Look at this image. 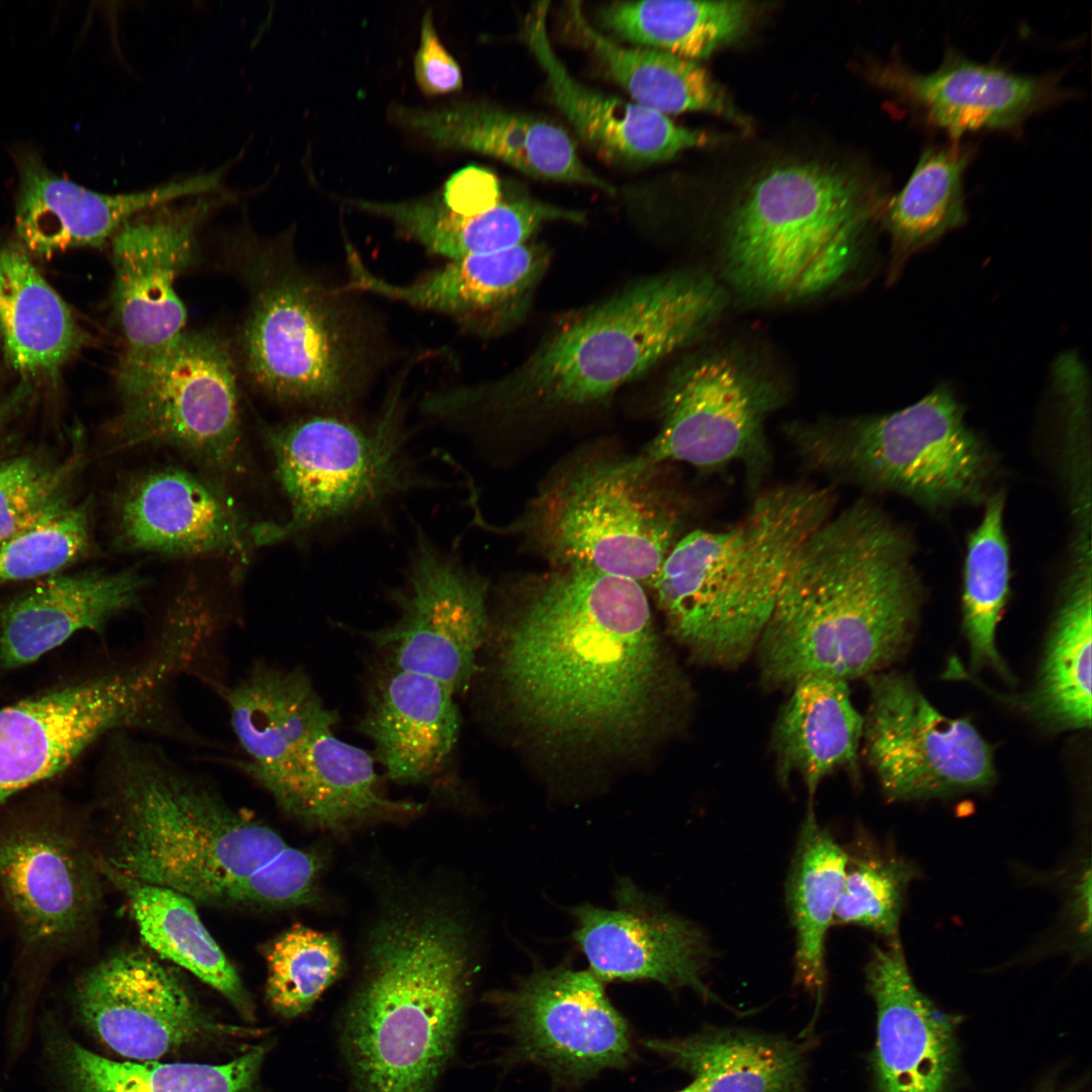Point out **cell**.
Listing matches in <instances>:
<instances>
[{
    "label": "cell",
    "mask_w": 1092,
    "mask_h": 1092,
    "mask_svg": "<svg viewBox=\"0 0 1092 1092\" xmlns=\"http://www.w3.org/2000/svg\"><path fill=\"white\" fill-rule=\"evenodd\" d=\"M973 156V148L961 141L929 146L905 186L884 203L891 277L897 278L914 255L966 222L964 176Z\"/></svg>",
    "instance_id": "obj_42"
},
{
    "label": "cell",
    "mask_w": 1092,
    "mask_h": 1092,
    "mask_svg": "<svg viewBox=\"0 0 1092 1092\" xmlns=\"http://www.w3.org/2000/svg\"><path fill=\"white\" fill-rule=\"evenodd\" d=\"M390 115L439 148L489 156L536 178L615 192L582 162L567 131L543 117L474 101L395 106Z\"/></svg>",
    "instance_id": "obj_27"
},
{
    "label": "cell",
    "mask_w": 1092,
    "mask_h": 1092,
    "mask_svg": "<svg viewBox=\"0 0 1092 1092\" xmlns=\"http://www.w3.org/2000/svg\"><path fill=\"white\" fill-rule=\"evenodd\" d=\"M836 505L831 486L775 485L735 524L678 540L650 587L695 660L732 668L755 651L797 549Z\"/></svg>",
    "instance_id": "obj_6"
},
{
    "label": "cell",
    "mask_w": 1092,
    "mask_h": 1092,
    "mask_svg": "<svg viewBox=\"0 0 1092 1092\" xmlns=\"http://www.w3.org/2000/svg\"><path fill=\"white\" fill-rule=\"evenodd\" d=\"M148 584L133 569L48 576L2 610L0 664L26 665L78 631H101L116 615L136 608Z\"/></svg>",
    "instance_id": "obj_31"
},
{
    "label": "cell",
    "mask_w": 1092,
    "mask_h": 1092,
    "mask_svg": "<svg viewBox=\"0 0 1092 1092\" xmlns=\"http://www.w3.org/2000/svg\"><path fill=\"white\" fill-rule=\"evenodd\" d=\"M751 11L743 1H618L598 18L619 39L695 62L743 32Z\"/></svg>",
    "instance_id": "obj_43"
},
{
    "label": "cell",
    "mask_w": 1092,
    "mask_h": 1092,
    "mask_svg": "<svg viewBox=\"0 0 1092 1092\" xmlns=\"http://www.w3.org/2000/svg\"><path fill=\"white\" fill-rule=\"evenodd\" d=\"M346 292H367L447 315L464 330L495 337L514 329L528 313L550 263V251L527 242L514 248L451 261L406 284H394L364 264L355 248L345 247Z\"/></svg>",
    "instance_id": "obj_23"
},
{
    "label": "cell",
    "mask_w": 1092,
    "mask_h": 1092,
    "mask_svg": "<svg viewBox=\"0 0 1092 1092\" xmlns=\"http://www.w3.org/2000/svg\"><path fill=\"white\" fill-rule=\"evenodd\" d=\"M789 691L770 739L778 780L787 786L791 777H800L810 801L822 781L838 771L857 783L863 718L848 682L810 677Z\"/></svg>",
    "instance_id": "obj_33"
},
{
    "label": "cell",
    "mask_w": 1092,
    "mask_h": 1092,
    "mask_svg": "<svg viewBox=\"0 0 1092 1092\" xmlns=\"http://www.w3.org/2000/svg\"><path fill=\"white\" fill-rule=\"evenodd\" d=\"M847 863L845 848L822 826L810 802L786 883L796 934L795 978L822 1002L826 985V937L833 925Z\"/></svg>",
    "instance_id": "obj_40"
},
{
    "label": "cell",
    "mask_w": 1092,
    "mask_h": 1092,
    "mask_svg": "<svg viewBox=\"0 0 1092 1092\" xmlns=\"http://www.w3.org/2000/svg\"><path fill=\"white\" fill-rule=\"evenodd\" d=\"M914 543L867 499L835 512L799 546L755 648L761 682L790 690L821 677L848 682L905 652L922 584Z\"/></svg>",
    "instance_id": "obj_3"
},
{
    "label": "cell",
    "mask_w": 1092,
    "mask_h": 1092,
    "mask_svg": "<svg viewBox=\"0 0 1092 1092\" xmlns=\"http://www.w3.org/2000/svg\"><path fill=\"white\" fill-rule=\"evenodd\" d=\"M81 453L62 460L40 454L0 462V544L68 505Z\"/></svg>",
    "instance_id": "obj_48"
},
{
    "label": "cell",
    "mask_w": 1092,
    "mask_h": 1092,
    "mask_svg": "<svg viewBox=\"0 0 1092 1092\" xmlns=\"http://www.w3.org/2000/svg\"><path fill=\"white\" fill-rule=\"evenodd\" d=\"M223 696L247 756L238 766L254 782L280 770L312 736L338 721L299 669L256 663Z\"/></svg>",
    "instance_id": "obj_32"
},
{
    "label": "cell",
    "mask_w": 1092,
    "mask_h": 1092,
    "mask_svg": "<svg viewBox=\"0 0 1092 1092\" xmlns=\"http://www.w3.org/2000/svg\"><path fill=\"white\" fill-rule=\"evenodd\" d=\"M614 897L613 908L584 903L568 909L588 971L602 982L652 981L718 1001L704 982L714 957L705 932L630 880L617 883Z\"/></svg>",
    "instance_id": "obj_21"
},
{
    "label": "cell",
    "mask_w": 1092,
    "mask_h": 1092,
    "mask_svg": "<svg viewBox=\"0 0 1092 1092\" xmlns=\"http://www.w3.org/2000/svg\"><path fill=\"white\" fill-rule=\"evenodd\" d=\"M414 75L420 90L427 96L454 93L463 86L461 69L441 42L430 9L422 19L420 46L414 59Z\"/></svg>",
    "instance_id": "obj_49"
},
{
    "label": "cell",
    "mask_w": 1092,
    "mask_h": 1092,
    "mask_svg": "<svg viewBox=\"0 0 1092 1092\" xmlns=\"http://www.w3.org/2000/svg\"><path fill=\"white\" fill-rule=\"evenodd\" d=\"M866 980L877 1006L872 1061L879 1092H946L956 1060L953 1019L916 987L899 940L873 947Z\"/></svg>",
    "instance_id": "obj_26"
},
{
    "label": "cell",
    "mask_w": 1092,
    "mask_h": 1092,
    "mask_svg": "<svg viewBox=\"0 0 1092 1092\" xmlns=\"http://www.w3.org/2000/svg\"><path fill=\"white\" fill-rule=\"evenodd\" d=\"M571 28L633 102L666 115L706 111L737 118L718 83L696 62L648 48L622 46L599 31L581 3H567Z\"/></svg>",
    "instance_id": "obj_41"
},
{
    "label": "cell",
    "mask_w": 1092,
    "mask_h": 1092,
    "mask_svg": "<svg viewBox=\"0 0 1092 1092\" xmlns=\"http://www.w3.org/2000/svg\"><path fill=\"white\" fill-rule=\"evenodd\" d=\"M486 596L483 578L420 532L405 581L391 595L398 617L367 637L384 662L463 693L488 627Z\"/></svg>",
    "instance_id": "obj_16"
},
{
    "label": "cell",
    "mask_w": 1092,
    "mask_h": 1092,
    "mask_svg": "<svg viewBox=\"0 0 1092 1092\" xmlns=\"http://www.w3.org/2000/svg\"><path fill=\"white\" fill-rule=\"evenodd\" d=\"M73 1003L84 1027L132 1060H156L221 1030L177 974L140 948L120 949L92 966L77 981Z\"/></svg>",
    "instance_id": "obj_18"
},
{
    "label": "cell",
    "mask_w": 1092,
    "mask_h": 1092,
    "mask_svg": "<svg viewBox=\"0 0 1092 1092\" xmlns=\"http://www.w3.org/2000/svg\"><path fill=\"white\" fill-rule=\"evenodd\" d=\"M158 707L155 676L135 664L0 709V804L112 730L151 729Z\"/></svg>",
    "instance_id": "obj_15"
},
{
    "label": "cell",
    "mask_w": 1092,
    "mask_h": 1092,
    "mask_svg": "<svg viewBox=\"0 0 1092 1092\" xmlns=\"http://www.w3.org/2000/svg\"><path fill=\"white\" fill-rule=\"evenodd\" d=\"M873 80L922 125L961 141L968 132L1012 130L1069 98L1059 74L1026 75L948 49L929 73L898 57L874 66Z\"/></svg>",
    "instance_id": "obj_22"
},
{
    "label": "cell",
    "mask_w": 1092,
    "mask_h": 1092,
    "mask_svg": "<svg viewBox=\"0 0 1092 1092\" xmlns=\"http://www.w3.org/2000/svg\"><path fill=\"white\" fill-rule=\"evenodd\" d=\"M97 864L126 897L145 943L215 989L244 1015L252 1002L242 980L208 932L190 898L161 886L128 878L99 857Z\"/></svg>",
    "instance_id": "obj_39"
},
{
    "label": "cell",
    "mask_w": 1092,
    "mask_h": 1092,
    "mask_svg": "<svg viewBox=\"0 0 1092 1092\" xmlns=\"http://www.w3.org/2000/svg\"><path fill=\"white\" fill-rule=\"evenodd\" d=\"M488 997L508 1017L519 1054L559 1077L582 1080L633 1058L627 1023L589 971L540 968Z\"/></svg>",
    "instance_id": "obj_17"
},
{
    "label": "cell",
    "mask_w": 1092,
    "mask_h": 1092,
    "mask_svg": "<svg viewBox=\"0 0 1092 1092\" xmlns=\"http://www.w3.org/2000/svg\"><path fill=\"white\" fill-rule=\"evenodd\" d=\"M645 1045L701 1079L705 1092H808L805 1048L782 1036L709 1027Z\"/></svg>",
    "instance_id": "obj_36"
},
{
    "label": "cell",
    "mask_w": 1092,
    "mask_h": 1092,
    "mask_svg": "<svg viewBox=\"0 0 1092 1092\" xmlns=\"http://www.w3.org/2000/svg\"><path fill=\"white\" fill-rule=\"evenodd\" d=\"M257 784L290 817L323 830L339 831L422 810L420 804L385 798L373 757L338 739L332 728L316 733L288 764Z\"/></svg>",
    "instance_id": "obj_29"
},
{
    "label": "cell",
    "mask_w": 1092,
    "mask_h": 1092,
    "mask_svg": "<svg viewBox=\"0 0 1092 1092\" xmlns=\"http://www.w3.org/2000/svg\"><path fill=\"white\" fill-rule=\"evenodd\" d=\"M114 760L99 856L106 866L217 908L277 911L322 900L316 850L289 844L154 746L121 739Z\"/></svg>",
    "instance_id": "obj_2"
},
{
    "label": "cell",
    "mask_w": 1092,
    "mask_h": 1092,
    "mask_svg": "<svg viewBox=\"0 0 1092 1092\" xmlns=\"http://www.w3.org/2000/svg\"><path fill=\"white\" fill-rule=\"evenodd\" d=\"M804 465L929 509L986 499L997 461L946 384L896 412L786 429Z\"/></svg>",
    "instance_id": "obj_9"
},
{
    "label": "cell",
    "mask_w": 1092,
    "mask_h": 1092,
    "mask_svg": "<svg viewBox=\"0 0 1092 1092\" xmlns=\"http://www.w3.org/2000/svg\"><path fill=\"white\" fill-rule=\"evenodd\" d=\"M16 165V234L29 255L42 259L69 249L100 247L135 216L177 199L204 194L209 188L208 178L198 174L139 192L111 195L55 174L32 151H18Z\"/></svg>",
    "instance_id": "obj_25"
},
{
    "label": "cell",
    "mask_w": 1092,
    "mask_h": 1092,
    "mask_svg": "<svg viewBox=\"0 0 1092 1092\" xmlns=\"http://www.w3.org/2000/svg\"><path fill=\"white\" fill-rule=\"evenodd\" d=\"M0 334L7 363L28 381L55 375L85 343L69 305L20 244L0 245Z\"/></svg>",
    "instance_id": "obj_35"
},
{
    "label": "cell",
    "mask_w": 1092,
    "mask_h": 1092,
    "mask_svg": "<svg viewBox=\"0 0 1092 1092\" xmlns=\"http://www.w3.org/2000/svg\"><path fill=\"white\" fill-rule=\"evenodd\" d=\"M354 207L390 220L399 233L430 253L459 260L514 248L530 241L545 223L581 222L582 212L507 191L470 215L446 209L436 195L401 202L349 200Z\"/></svg>",
    "instance_id": "obj_34"
},
{
    "label": "cell",
    "mask_w": 1092,
    "mask_h": 1092,
    "mask_svg": "<svg viewBox=\"0 0 1092 1092\" xmlns=\"http://www.w3.org/2000/svg\"><path fill=\"white\" fill-rule=\"evenodd\" d=\"M720 287L690 271L652 275L561 317L498 379L447 388L461 427L601 403L693 341L719 314Z\"/></svg>",
    "instance_id": "obj_5"
},
{
    "label": "cell",
    "mask_w": 1092,
    "mask_h": 1092,
    "mask_svg": "<svg viewBox=\"0 0 1092 1092\" xmlns=\"http://www.w3.org/2000/svg\"><path fill=\"white\" fill-rule=\"evenodd\" d=\"M1005 494L985 500L980 524L969 534L963 571V630L972 665L1010 673L996 646V630L1010 595V551L1004 529Z\"/></svg>",
    "instance_id": "obj_44"
},
{
    "label": "cell",
    "mask_w": 1092,
    "mask_h": 1092,
    "mask_svg": "<svg viewBox=\"0 0 1092 1092\" xmlns=\"http://www.w3.org/2000/svg\"><path fill=\"white\" fill-rule=\"evenodd\" d=\"M1072 558L1029 697L1036 718L1060 730L1091 724V540L1074 541Z\"/></svg>",
    "instance_id": "obj_37"
},
{
    "label": "cell",
    "mask_w": 1092,
    "mask_h": 1092,
    "mask_svg": "<svg viewBox=\"0 0 1092 1092\" xmlns=\"http://www.w3.org/2000/svg\"><path fill=\"white\" fill-rule=\"evenodd\" d=\"M548 9L549 2L534 4L526 18L525 39L544 72L554 103L587 146L616 162L649 164L711 141L704 131L677 125L662 113L573 78L550 41Z\"/></svg>",
    "instance_id": "obj_28"
},
{
    "label": "cell",
    "mask_w": 1092,
    "mask_h": 1092,
    "mask_svg": "<svg viewBox=\"0 0 1092 1092\" xmlns=\"http://www.w3.org/2000/svg\"><path fill=\"white\" fill-rule=\"evenodd\" d=\"M90 544L88 503H69L0 544V584L57 574Z\"/></svg>",
    "instance_id": "obj_47"
},
{
    "label": "cell",
    "mask_w": 1092,
    "mask_h": 1092,
    "mask_svg": "<svg viewBox=\"0 0 1092 1092\" xmlns=\"http://www.w3.org/2000/svg\"><path fill=\"white\" fill-rule=\"evenodd\" d=\"M114 538L128 552L245 562L257 546L250 524L206 472L161 465L131 474L114 498Z\"/></svg>",
    "instance_id": "obj_19"
},
{
    "label": "cell",
    "mask_w": 1092,
    "mask_h": 1092,
    "mask_svg": "<svg viewBox=\"0 0 1092 1092\" xmlns=\"http://www.w3.org/2000/svg\"><path fill=\"white\" fill-rule=\"evenodd\" d=\"M31 393L30 382L22 380L10 393L0 398V455L10 441L11 426L27 404Z\"/></svg>",
    "instance_id": "obj_50"
},
{
    "label": "cell",
    "mask_w": 1092,
    "mask_h": 1092,
    "mask_svg": "<svg viewBox=\"0 0 1092 1092\" xmlns=\"http://www.w3.org/2000/svg\"><path fill=\"white\" fill-rule=\"evenodd\" d=\"M398 392L361 425L332 413L294 419L267 431L276 478L289 508L274 538L374 510L420 483L405 452Z\"/></svg>",
    "instance_id": "obj_12"
},
{
    "label": "cell",
    "mask_w": 1092,
    "mask_h": 1092,
    "mask_svg": "<svg viewBox=\"0 0 1092 1092\" xmlns=\"http://www.w3.org/2000/svg\"><path fill=\"white\" fill-rule=\"evenodd\" d=\"M245 322L242 349L254 383L277 401L337 414L362 391L372 343L340 286L291 260L265 266Z\"/></svg>",
    "instance_id": "obj_10"
},
{
    "label": "cell",
    "mask_w": 1092,
    "mask_h": 1092,
    "mask_svg": "<svg viewBox=\"0 0 1092 1092\" xmlns=\"http://www.w3.org/2000/svg\"><path fill=\"white\" fill-rule=\"evenodd\" d=\"M847 854L834 924L866 927L890 941L899 940L904 896L916 877L915 867L866 833L856 834Z\"/></svg>",
    "instance_id": "obj_45"
},
{
    "label": "cell",
    "mask_w": 1092,
    "mask_h": 1092,
    "mask_svg": "<svg viewBox=\"0 0 1092 1092\" xmlns=\"http://www.w3.org/2000/svg\"><path fill=\"white\" fill-rule=\"evenodd\" d=\"M213 201L164 204L124 223L112 237L111 301L123 356H156L185 332L186 309L175 282L192 263L197 235Z\"/></svg>",
    "instance_id": "obj_20"
},
{
    "label": "cell",
    "mask_w": 1092,
    "mask_h": 1092,
    "mask_svg": "<svg viewBox=\"0 0 1092 1092\" xmlns=\"http://www.w3.org/2000/svg\"><path fill=\"white\" fill-rule=\"evenodd\" d=\"M441 681L386 662L371 680L358 729L374 744L390 780L418 784L436 775L455 746L460 716Z\"/></svg>",
    "instance_id": "obj_30"
},
{
    "label": "cell",
    "mask_w": 1092,
    "mask_h": 1092,
    "mask_svg": "<svg viewBox=\"0 0 1092 1092\" xmlns=\"http://www.w3.org/2000/svg\"><path fill=\"white\" fill-rule=\"evenodd\" d=\"M690 503L643 455L580 456L549 477L518 523L552 567L650 586L689 531Z\"/></svg>",
    "instance_id": "obj_8"
},
{
    "label": "cell",
    "mask_w": 1092,
    "mask_h": 1092,
    "mask_svg": "<svg viewBox=\"0 0 1092 1092\" xmlns=\"http://www.w3.org/2000/svg\"><path fill=\"white\" fill-rule=\"evenodd\" d=\"M676 1092H705V1086L701 1079L695 1078L689 1086Z\"/></svg>",
    "instance_id": "obj_51"
},
{
    "label": "cell",
    "mask_w": 1092,
    "mask_h": 1092,
    "mask_svg": "<svg viewBox=\"0 0 1092 1092\" xmlns=\"http://www.w3.org/2000/svg\"><path fill=\"white\" fill-rule=\"evenodd\" d=\"M100 876L97 857L65 827L35 822L0 833V888L31 943L57 944L85 928Z\"/></svg>",
    "instance_id": "obj_24"
},
{
    "label": "cell",
    "mask_w": 1092,
    "mask_h": 1092,
    "mask_svg": "<svg viewBox=\"0 0 1092 1092\" xmlns=\"http://www.w3.org/2000/svg\"><path fill=\"white\" fill-rule=\"evenodd\" d=\"M116 382L119 448L177 449L223 484L244 471L236 370L218 335L185 331L156 356H122Z\"/></svg>",
    "instance_id": "obj_11"
},
{
    "label": "cell",
    "mask_w": 1092,
    "mask_h": 1092,
    "mask_svg": "<svg viewBox=\"0 0 1092 1092\" xmlns=\"http://www.w3.org/2000/svg\"><path fill=\"white\" fill-rule=\"evenodd\" d=\"M662 396L661 426L644 457L703 472L736 463L758 488L772 463L765 422L781 404L770 382L734 357L707 356L680 367Z\"/></svg>",
    "instance_id": "obj_13"
},
{
    "label": "cell",
    "mask_w": 1092,
    "mask_h": 1092,
    "mask_svg": "<svg viewBox=\"0 0 1092 1092\" xmlns=\"http://www.w3.org/2000/svg\"><path fill=\"white\" fill-rule=\"evenodd\" d=\"M343 969V952L337 936L293 925L268 948V1002L284 1018L301 1015L341 976Z\"/></svg>",
    "instance_id": "obj_46"
},
{
    "label": "cell",
    "mask_w": 1092,
    "mask_h": 1092,
    "mask_svg": "<svg viewBox=\"0 0 1092 1092\" xmlns=\"http://www.w3.org/2000/svg\"><path fill=\"white\" fill-rule=\"evenodd\" d=\"M870 187L819 163L761 174L728 221L724 259L731 283L753 297L794 300L833 287L856 264L878 210Z\"/></svg>",
    "instance_id": "obj_7"
},
{
    "label": "cell",
    "mask_w": 1092,
    "mask_h": 1092,
    "mask_svg": "<svg viewBox=\"0 0 1092 1092\" xmlns=\"http://www.w3.org/2000/svg\"><path fill=\"white\" fill-rule=\"evenodd\" d=\"M462 909L389 900L370 927L342 1045L358 1092H431L452 1055L474 971Z\"/></svg>",
    "instance_id": "obj_4"
},
{
    "label": "cell",
    "mask_w": 1092,
    "mask_h": 1092,
    "mask_svg": "<svg viewBox=\"0 0 1092 1092\" xmlns=\"http://www.w3.org/2000/svg\"><path fill=\"white\" fill-rule=\"evenodd\" d=\"M643 587L582 567H552L528 582L505 629L498 675L518 718L543 740L624 749L670 723L682 680Z\"/></svg>",
    "instance_id": "obj_1"
},
{
    "label": "cell",
    "mask_w": 1092,
    "mask_h": 1092,
    "mask_svg": "<svg viewBox=\"0 0 1092 1092\" xmlns=\"http://www.w3.org/2000/svg\"><path fill=\"white\" fill-rule=\"evenodd\" d=\"M47 1052L59 1092H254L265 1049L222 1065L115 1062L48 1027Z\"/></svg>",
    "instance_id": "obj_38"
},
{
    "label": "cell",
    "mask_w": 1092,
    "mask_h": 1092,
    "mask_svg": "<svg viewBox=\"0 0 1092 1092\" xmlns=\"http://www.w3.org/2000/svg\"><path fill=\"white\" fill-rule=\"evenodd\" d=\"M866 679L863 752L889 799L946 797L994 782L991 746L969 721L942 715L907 674L880 671Z\"/></svg>",
    "instance_id": "obj_14"
}]
</instances>
